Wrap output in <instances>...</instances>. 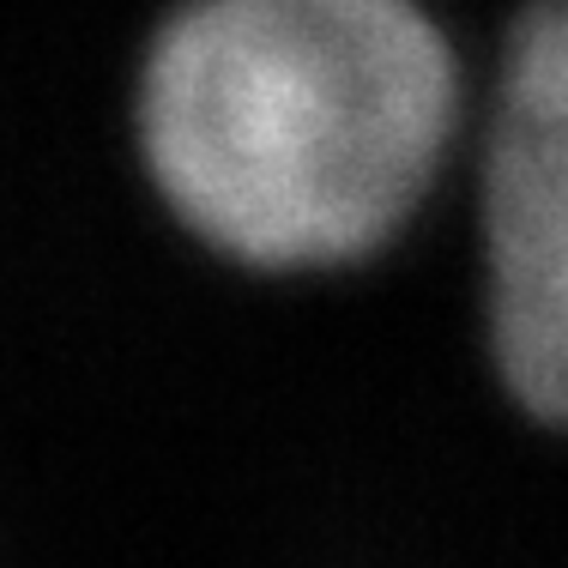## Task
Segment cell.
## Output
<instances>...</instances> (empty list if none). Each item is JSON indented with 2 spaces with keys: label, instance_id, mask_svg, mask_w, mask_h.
<instances>
[{
  "label": "cell",
  "instance_id": "2",
  "mask_svg": "<svg viewBox=\"0 0 568 568\" xmlns=\"http://www.w3.org/2000/svg\"><path fill=\"white\" fill-rule=\"evenodd\" d=\"M478 236L496 375L526 417L568 424V0H532L503 43Z\"/></svg>",
  "mask_w": 568,
  "mask_h": 568
},
{
  "label": "cell",
  "instance_id": "1",
  "mask_svg": "<svg viewBox=\"0 0 568 568\" xmlns=\"http://www.w3.org/2000/svg\"><path fill=\"white\" fill-rule=\"evenodd\" d=\"M459 121L417 0H182L140 61V158L175 224L261 273L375 254Z\"/></svg>",
  "mask_w": 568,
  "mask_h": 568
}]
</instances>
